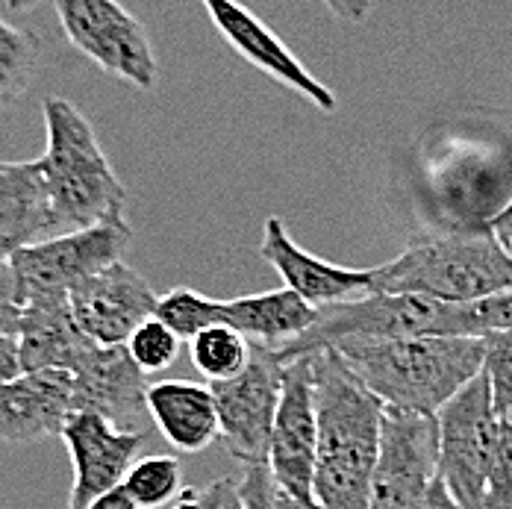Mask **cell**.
<instances>
[{
    "instance_id": "obj_16",
    "label": "cell",
    "mask_w": 512,
    "mask_h": 509,
    "mask_svg": "<svg viewBox=\"0 0 512 509\" xmlns=\"http://www.w3.org/2000/svg\"><path fill=\"white\" fill-rule=\"evenodd\" d=\"M77 412L74 377L65 368L24 371L0 386V439L33 445L59 436Z\"/></svg>"
},
{
    "instance_id": "obj_18",
    "label": "cell",
    "mask_w": 512,
    "mask_h": 509,
    "mask_svg": "<svg viewBox=\"0 0 512 509\" xmlns=\"http://www.w3.org/2000/svg\"><path fill=\"white\" fill-rule=\"evenodd\" d=\"M65 233L53 215L39 159L0 162V251L18 248Z\"/></svg>"
},
{
    "instance_id": "obj_23",
    "label": "cell",
    "mask_w": 512,
    "mask_h": 509,
    "mask_svg": "<svg viewBox=\"0 0 512 509\" xmlns=\"http://www.w3.org/2000/svg\"><path fill=\"white\" fill-rule=\"evenodd\" d=\"M189 342H192V365L209 383L236 377L254 354L251 342L227 324H212L198 336H192Z\"/></svg>"
},
{
    "instance_id": "obj_17",
    "label": "cell",
    "mask_w": 512,
    "mask_h": 509,
    "mask_svg": "<svg viewBox=\"0 0 512 509\" xmlns=\"http://www.w3.org/2000/svg\"><path fill=\"white\" fill-rule=\"evenodd\" d=\"M259 256L280 274L286 289L298 292L312 306L336 304L371 292V268H345L307 254L277 215L265 218Z\"/></svg>"
},
{
    "instance_id": "obj_4",
    "label": "cell",
    "mask_w": 512,
    "mask_h": 509,
    "mask_svg": "<svg viewBox=\"0 0 512 509\" xmlns=\"http://www.w3.org/2000/svg\"><path fill=\"white\" fill-rule=\"evenodd\" d=\"M512 286V254L489 233H433L371 268V292L468 304Z\"/></svg>"
},
{
    "instance_id": "obj_30",
    "label": "cell",
    "mask_w": 512,
    "mask_h": 509,
    "mask_svg": "<svg viewBox=\"0 0 512 509\" xmlns=\"http://www.w3.org/2000/svg\"><path fill=\"white\" fill-rule=\"evenodd\" d=\"M165 509H245V501L236 477H221L204 489H183Z\"/></svg>"
},
{
    "instance_id": "obj_29",
    "label": "cell",
    "mask_w": 512,
    "mask_h": 509,
    "mask_svg": "<svg viewBox=\"0 0 512 509\" xmlns=\"http://www.w3.org/2000/svg\"><path fill=\"white\" fill-rule=\"evenodd\" d=\"M462 312H465V336L471 339H483L489 333H507L512 330V286L462 304Z\"/></svg>"
},
{
    "instance_id": "obj_19",
    "label": "cell",
    "mask_w": 512,
    "mask_h": 509,
    "mask_svg": "<svg viewBox=\"0 0 512 509\" xmlns=\"http://www.w3.org/2000/svg\"><path fill=\"white\" fill-rule=\"evenodd\" d=\"M148 415L165 442L183 454H198L218 439V409L209 386L189 380H159L148 386Z\"/></svg>"
},
{
    "instance_id": "obj_8",
    "label": "cell",
    "mask_w": 512,
    "mask_h": 509,
    "mask_svg": "<svg viewBox=\"0 0 512 509\" xmlns=\"http://www.w3.org/2000/svg\"><path fill=\"white\" fill-rule=\"evenodd\" d=\"M439 427V480L460 509H483L486 471L492 462L498 412L489 398L483 371L436 412Z\"/></svg>"
},
{
    "instance_id": "obj_11",
    "label": "cell",
    "mask_w": 512,
    "mask_h": 509,
    "mask_svg": "<svg viewBox=\"0 0 512 509\" xmlns=\"http://www.w3.org/2000/svg\"><path fill=\"white\" fill-rule=\"evenodd\" d=\"M318 457V418H315V380L312 359L304 357L283 362L280 404L274 415L268 471L277 489L301 504L312 501V477Z\"/></svg>"
},
{
    "instance_id": "obj_38",
    "label": "cell",
    "mask_w": 512,
    "mask_h": 509,
    "mask_svg": "<svg viewBox=\"0 0 512 509\" xmlns=\"http://www.w3.org/2000/svg\"><path fill=\"white\" fill-rule=\"evenodd\" d=\"M277 501H280V509H321L318 504H301V501H295V498L283 495L280 489H277Z\"/></svg>"
},
{
    "instance_id": "obj_21",
    "label": "cell",
    "mask_w": 512,
    "mask_h": 509,
    "mask_svg": "<svg viewBox=\"0 0 512 509\" xmlns=\"http://www.w3.org/2000/svg\"><path fill=\"white\" fill-rule=\"evenodd\" d=\"M92 339L74 324L68 301H36L24 306L18 330L21 371L71 368Z\"/></svg>"
},
{
    "instance_id": "obj_26",
    "label": "cell",
    "mask_w": 512,
    "mask_h": 509,
    "mask_svg": "<svg viewBox=\"0 0 512 509\" xmlns=\"http://www.w3.org/2000/svg\"><path fill=\"white\" fill-rule=\"evenodd\" d=\"M180 336L162 324L156 315H151L148 321H142L133 336L127 339V354L133 357V362L145 371V374H156V371H165L168 365H174L180 357Z\"/></svg>"
},
{
    "instance_id": "obj_39",
    "label": "cell",
    "mask_w": 512,
    "mask_h": 509,
    "mask_svg": "<svg viewBox=\"0 0 512 509\" xmlns=\"http://www.w3.org/2000/svg\"><path fill=\"white\" fill-rule=\"evenodd\" d=\"M21 3H24V0H6V6H9L12 12H21Z\"/></svg>"
},
{
    "instance_id": "obj_5",
    "label": "cell",
    "mask_w": 512,
    "mask_h": 509,
    "mask_svg": "<svg viewBox=\"0 0 512 509\" xmlns=\"http://www.w3.org/2000/svg\"><path fill=\"white\" fill-rule=\"evenodd\" d=\"M401 336H465L462 304H445L424 295L368 292L318 306V318L307 333L277 348L274 354L280 362H289L318 348H336L342 342H380Z\"/></svg>"
},
{
    "instance_id": "obj_35",
    "label": "cell",
    "mask_w": 512,
    "mask_h": 509,
    "mask_svg": "<svg viewBox=\"0 0 512 509\" xmlns=\"http://www.w3.org/2000/svg\"><path fill=\"white\" fill-rule=\"evenodd\" d=\"M486 227H489V233H492V236H495V239L512 254V198L510 204H504L492 218H489Z\"/></svg>"
},
{
    "instance_id": "obj_41",
    "label": "cell",
    "mask_w": 512,
    "mask_h": 509,
    "mask_svg": "<svg viewBox=\"0 0 512 509\" xmlns=\"http://www.w3.org/2000/svg\"><path fill=\"white\" fill-rule=\"evenodd\" d=\"M36 3H39V0H24V3H21V12H24V9H33Z\"/></svg>"
},
{
    "instance_id": "obj_34",
    "label": "cell",
    "mask_w": 512,
    "mask_h": 509,
    "mask_svg": "<svg viewBox=\"0 0 512 509\" xmlns=\"http://www.w3.org/2000/svg\"><path fill=\"white\" fill-rule=\"evenodd\" d=\"M21 371V357H18V339H6L0 342V386L15 380Z\"/></svg>"
},
{
    "instance_id": "obj_24",
    "label": "cell",
    "mask_w": 512,
    "mask_h": 509,
    "mask_svg": "<svg viewBox=\"0 0 512 509\" xmlns=\"http://www.w3.org/2000/svg\"><path fill=\"white\" fill-rule=\"evenodd\" d=\"M121 486L139 509H162L183 492V468L177 459L165 454L142 457L130 465Z\"/></svg>"
},
{
    "instance_id": "obj_3",
    "label": "cell",
    "mask_w": 512,
    "mask_h": 509,
    "mask_svg": "<svg viewBox=\"0 0 512 509\" xmlns=\"http://www.w3.org/2000/svg\"><path fill=\"white\" fill-rule=\"evenodd\" d=\"M45 153L39 168L59 227L83 230L124 221L127 189L112 171L89 118L65 98H45Z\"/></svg>"
},
{
    "instance_id": "obj_27",
    "label": "cell",
    "mask_w": 512,
    "mask_h": 509,
    "mask_svg": "<svg viewBox=\"0 0 512 509\" xmlns=\"http://www.w3.org/2000/svg\"><path fill=\"white\" fill-rule=\"evenodd\" d=\"M483 377L489 383L492 407L501 418H512V330L483 336Z\"/></svg>"
},
{
    "instance_id": "obj_28",
    "label": "cell",
    "mask_w": 512,
    "mask_h": 509,
    "mask_svg": "<svg viewBox=\"0 0 512 509\" xmlns=\"http://www.w3.org/2000/svg\"><path fill=\"white\" fill-rule=\"evenodd\" d=\"M483 509H512V418L498 415L492 462L486 471Z\"/></svg>"
},
{
    "instance_id": "obj_12",
    "label": "cell",
    "mask_w": 512,
    "mask_h": 509,
    "mask_svg": "<svg viewBox=\"0 0 512 509\" xmlns=\"http://www.w3.org/2000/svg\"><path fill=\"white\" fill-rule=\"evenodd\" d=\"M74 324L98 345H127L133 330L156 312L151 283L127 262H112L68 292Z\"/></svg>"
},
{
    "instance_id": "obj_10",
    "label": "cell",
    "mask_w": 512,
    "mask_h": 509,
    "mask_svg": "<svg viewBox=\"0 0 512 509\" xmlns=\"http://www.w3.org/2000/svg\"><path fill=\"white\" fill-rule=\"evenodd\" d=\"M439 477L436 415L383 407L380 454L374 462L368 509H412Z\"/></svg>"
},
{
    "instance_id": "obj_31",
    "label": "cell",
    "mask_w": 512,
    "mask_h": 509,
    "mask_svg": "<svg viewBox=\"0 0 512 509\" xmlns=\"http://www.w3.org/2000/svg\"><path fill=\"white\" fill-rule=\"evenodd\" d=\"M239 492H242L245 509H280L277 483H274L268 465H245V474L239 480Z\"/></svg>"
},
{
    "instance_id": "obj_36",
    "label": "cell",
    "mask_w": 512,
    "mask_h": 509,
    "mask_svg": "<svg viewBox=\"0 0 512 509\" xmlns=\"http://www.w3.org/2000/svg\"><path fill=\"white\" fill-rule=\"evenodd\" d=\"M412 509H460V504L448 495L445 483L436 477V480L430 483V489L424 492V498H421V501H418Z\"/></svg>"
},
{
    "instance_id": "obj_25",
    "label": "cell",
    "mask_w": 512,
    "mask_h": 509,
    "mask_svg": "<svg viewBox=\"0 0 512 509\" xmlns=\"http://www.w3.org/2000/svg\"><path fill=\"white\" fill-rule=\"evenodd\" d=\"M156 318L168 324L183 342L198 336L201 330L221 324V301H212L195 289H171L168 295L156 298Z\"/></svg>"
},
{
    "instance_id": "obj_33",
    "label": "cell",
    "mask_w": 512,
    "mask_h": 509,
    "mask_svg": "<svg viewBox=\"0 0 512 509\" xmlns=\"http://www.w3.org/2000/svg\"><path fill=\"white\" fill-rule=\"evenodd\" d=\"M327 6L330 15H336L339 21H348V24H362L371 12V3L374 0H321Z\"/></svg>"
},
{
    "instance_id": "obj_20",
    "label": "cell",
    "mask_w": 512,
    "mask_h": 509,
    "mask_svg": "<svg viewBox=\"0 0 512 509\" xmlns=\"http://www.w3.org/2000/svg\"><path fill=\"white\" fill-rule=\"evenodd\" d=\"M315 318H318V306L307 304L298 292L286 286L221 301V324L239 330L251 345L271 351L301 339L315 324Z\"/></svg>"
},
{
    "instance_id": "obj_32",
    "label": "cell",
    "mask_w": 512,
    "mask_h": 509,
    "mask_svg": "<svg viewBox=\"0 0 512 509\" xmlns=\"http://www.w3.org/2000/svg\"><path fill=\"white\" fill-rule=\"evenodd\" d=\"M21 315H24V306L15 292V277H12V268H6L0 274V342L18 339Z\"/></svg>"
},
{
    "instance_id": "obj_37",
    "label": "cell",
    "mask_w": 512,
    "mask_h": 509,
    "mask_svg": "<svg viewBox=\"0 0 512 509\" xmlns=\"http://www.w3.org/2000/svg\"><path fill=\"white\" fill-rule=\"evenodd\" d=\"M83 509H139L133 504V498L124 492V486H115L109 492H103L101 498H95L92 504H86Z\"/></svg>"
},
{
    "instance_id": "obj_15",
    "label": "cell",
    "mask_w": 512,
    "mask_h": 509,
    "mask_svg": "<svg viewBox=\"0 0 512 509\" xmlns=\"http://www.w3.org/2000/svg\"><path fill=\"white\" fill-rule=\"evenodd\" d=\"M74 377L77 412H98L121 430L148 433V386L145 371L133 362L124 345L106 348L92 342L68 368Z\"/></svg>"
},
{
    "instance_id": "obj_7",
    "label": "cell",
    "mask_w": 512,
    "mask_h": 509,
    "mask_svg": "<svg viewBox=\"0 0 512 509\" xmlns=\"http://www.w3.org/2000/svg\"><path fill=\"white\" fill-rule=\"evenodd\" d=\"M53 9L65 39L101 71L139 89H154L159 62L151 36L118 0H53Z\"/></svg>"
},
{
    "instance_id": "obj_9",
    "label": "cell",
    "mask_w": 512,
    "mask_h": 509,
    "mask_svg": "<svg viewBox=\"0 0 512 509\" xmlns=\"http://www.w3.org/2000/svg\"><path fill=\"white\" fill-rule=\"evenodd\" d=\"M283 362L256 345L251 362L230 380L209 383L218 409V439L242 465H268L271 430L280 404Z\"/></svg>"
},
{
    "instance_id": "obj_22",
    "label": "cell",
    "mask_w": 512,
    "mask_h": 509,
    "mask_svg": "<svg viewBox=\"0 0 512 509\" xmlns=\"http://www.w3.org/2000/svg\"><path fill=\"white\" fill-rule=\"evenodd\" d=\"M42 45L30 30L0 18V112L18 101L36 77Z\"/></svg>"
},
{
    "instance_id": "obj_13",
    "label": "cell",
    "mask_w": 512,
    "mask_h": 509,
    "mask_svg": "<svg viewBox=\"0 0 512 509\" xmlns=\"http://www.w3.org/2000/svg\"><path fill=\"white\" fill-rule=\"evenodd\" d=\"M201 3H204L212 27L224 36V42L245 62H251L256 71H262L265 77L292 89L295 95L307 98L321 112L336 109L333 89H327L321 80H315L307 71V65L289 51L286 42L277 39V33L262 18H256L248 6H242L239 0H201Z\"/></svg>"
},
{
    "instance_id": "obj_14",
    "label": "cell",
    "mask_w": 512,
    "mask_h": 509,
    "mask_svg": "<svg viewBox=\"0 0 512 509\" xmlns=\"http://www.w3.org/2000/svg\"><path fill=\"white\" fill-rule=\"evenodd\" d=\"M74 462V483L68 492V509H83L103 492L121 486L124 474L139 457L148 433L121 430L98 412H74L62 433Z\"/></svg>"
},
{
    "instance_id": "obj_2",
    "label": "cell",
    "mask_w": 512,
    "mask_h": 509,
    "mask_svg": "<svg viewBox=\"0 0 512 509\" xmlns=\"http://www.w3.org/2000/svg\"><path fill=\"white\" fill-rule=\"evenodd\" d=\"M333 351L383 407L421 415H436L483 368V339L471 336L342 342Z\"/></svg>"
},
{
    "instance_id": "obj_40",
    "label": "cell",
    "mask_w": 512,
    "mask_h": 509,
    "mask_svg": "<svg viewBox=\"0 0 512 509\" xmlns=\"http://www.w3.org/2000/svg\"><path fill=\"white\" fill-rule=\"evenodd\" d=\"M6 268H9V256H6V254H3V251H0V274H3Z\"/></svg>"
},
{
    "instance_id": "obj_1",
    "label": "cell",
    "mask_w": 512,
    "mask_h": 509,
    "mask_svg": "<svg viewBox=\"0 0 512 509\" xmlns=\"http://www.w3.org/2000/svg\"><path fill=\"white\" fill-rule=\"evenodd\" d=\"M315 380L318 457L312 501L321 509H368L380 454L383 404L333 348L309 351Z\"/></svg>"
},
{
    "instance_id": "obj_6",
    "label": "cell",
    "mask_w": 512,
    "mask_h": 509,
    "mask_svg": "<svg viewBox=\"0 0 512 509\" xmlns=\"http://www.w3.org/2000/svg\"><path fill=\"white\" fill-rule=\"evenodd\" d=\"M133 242V227L127 221H112L98 227L68 230L51 239L18 248L9 256L15 277V292L21 306L36 301H68V292L86 277L118 262Z\"/></svg>"
}]
</instances>
